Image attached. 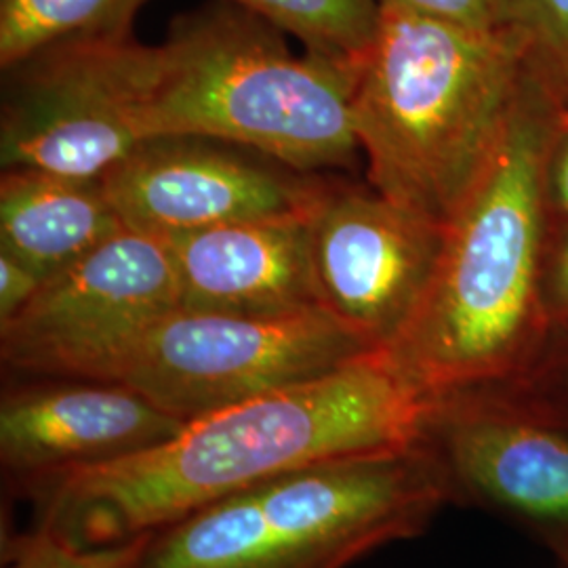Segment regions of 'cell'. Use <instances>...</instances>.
I'll use <instances>...</instances> for the list:
<instances>
[{
  "label": "cell",
  "instance_id": "obj_22",
  "mask_svg": "<svg viewBox=\"0 0 568 568\" xmlns=\"http://www.w3.org/2000/svg\"><path fill=\"white\" fill-rule=\"evenodd\" d=\"M44 283L41 274L20 260L0 253V325L13 318Z\"/></svg>",
  "mask_w": 568,
  "mask_h": 568
},
{
  "label": "cell",
  "instance_id": "obj_25",
  "mask_svg": "<svg viewBox=\"0 0 568 568\" xmlns=\"http://www.w3.org/2000/svg\"><path fill=\"white\" fill-rule=\"evenodd\" d=\"M560 121L567 122V124H568V116H560Z\"/></svg>",
  "mask_w": 568,
  "mask_h": 568
},
{
  "label": "cell",
  "instance_id": "obj_13",
  "mask_svg": "<svg viewBox=\"0 0 568 568\" xmlns=\"http://www.w3.org/2000/svg\"><path fill=\"white\" fill-rule=\"evenodd\" d=\"M180 307L286 316L325 310L305 213L213 225L164 239Z\"/></svg>",
  "mask_w": 568,
  "mask_h": 568
},
{
  "label": "cell",
  "instance_id": "obj_5",
  "mask_svg": "<svg viewBox=\"0 0 568 568\" xmlns=\"http://www.w3.org/2000/svg\"><path fill=\"white\" fill-rule=\"evenodd\" d=\"M450 504L426 448L328 459L145 532L133 568H347Z\"/></svg>",
  "mask_w": 568,
  "mask_h": 568
},
{
  "label": "cell",
  "instance_id": "obj_6",
  "mask_svg": "<svg viewBox=\"0 0 568 568\" xmlns=\"http://www.w3.org/2000/svg\"><path fill=\"white\" fill-rule=\"evenodd\" d=\"M161 68V44L133 32L63 39L2 68V169L102 180L148 140Z\"/></svg>",
  "mask_w": 568,
  "mask_h": 568
},
{
  "label": "cell",
  "instance_id": "obj_15",
  "mask_svg": "<svg viewBox=\"0 0 568 568\" xmlns=\"http://www.w3.org/2000/svg\"><path fill=\"white\" fill-rule=\"evenodd\" d=\"M148 0H0V65L44 44L98 34L131 32Z\"/></svg>",
  "mask_w": 568,
  "mask_h": 568
},
{
  "label": "cell",
  "instance_id": "obj_12",
  "mask_svg": "<svg viewBox=\"0 0 568 568\" xmlns=\"http://www.w3.org/2000/svg\"><path fill=\"white\" fill-rule=\"evenodd\" d=\"M183 422L131 387L39 377L0 398V466L13 487L112 464L156 447Z\"/></svg>",
  "mask_w": 568,
  "mask_h": 568
},
{
  "label": "cell",
  "instance_id": "obj_24",
  "mask_svg": "<svg viewBox=\"0 0 568 568\" xmlns=\"http://www.w3.org/2000/svg\"><path fill=\"white\" fill-rule=\"evenodd\" d=\"M558 567L568 568V556H565V558H562V560H558Z\"/></svg>",
  "mask_w": 568,
  "mask_h": 568
},
{
  "label": "cell",
  "instance_id": "obj_19",
  "mask_svg": "<svg viewBox=\"0 0 568 568\" xmlns=\"http://www.w3.org/2000/svg\"><path fill=\"white\" fill-rule=\"evenodd\" d=\"M541 300L551 333H568V224H549Z\"/></svg>",
  "mask_w": 568,
  "mask_h": 568
},
{
  "label": "cell",
  "instance_id": "obj_20",
  "mask_svg": "<svg viewBox=\"0 0 568 568\" xmlns=\"http://www.w3.org/2000/svg\"><path fill=\"white\" fill-rule=\"evenodd\" d=\"M518 382L568 415V333H551L539 363Z\"/></svg>",
  "mask_w": 568,
  "mask_h": 568
},
{
  "label": "cell",
  "instance_id": "obj_10",
  "mask_svg": "<svg viewBox=\"0 0 568 568\" xmlns=\"http://www.w3.org/2000/svg\"><path fill=\"white\" fill-rule=\"evenodd\" d=\"M305 225L326 312L373 349H387L426 295L447 225L394 203L368 182L325 178Z\"/></svg>",
  "mask_w": 568,
  "mask_h": 568
},
{
  "label": "cell",
  "instance_id": "obj_4",
  "mask_svg": "<svg viewBox=\"0 0 568 568\" xmlns=\"http://www.w3.org/2000/svg\"><path fill=\"white\" fill-rule=\"evenodd\" d=\"M148 112V140L201 135L236 143L304 173L361 152L352 93L356 65L295 55L283 30L230 0L173 21Z\"/></svg>",
  "mask_w": 568,
  "mask_h": 568
},
{
  "label": "cell",
  "instance_id": "obj_23",
  "mask_svg": "<svg viewBox=\"0 0 568 568\" xmlns=\"http://www.w3.org/2000/svg\"><path fill=\"white\" fill-rule=\"evenodd\" d=\"M549 224H568V124L560 121L546 163Z\"/></svg>",
  "mask_w": 568,
  "mask_h": 568
},
{
  "label": "cell",
  "instance_id": "obj_17",
  "mask_svg": "<svg viewBox=\"0 0 568 568\" xmlns=\"http://www.w3.org/2000/svg\"><path fill=\"white\" fill-rule=\"evenodd\" d=\"M497 26L518 47L528 77L568 116V0H495Z\"/></svg>",
  "mask_w": 568,
  "mask_h": 568
},
{
  "label": "cell",
  "instance_id": "obj_11",
  "mask_svg": "<svg viewBox=\"0 0 568 568\" xmlns=\"http://www.w3.org/2000/svg\"><path fill=\"white\" fill-rule=\"evenodd\" d=\"M102 180L124 227L159 239L300 215L323 182L318 173L201 135L150 138Z\"/></svg>",
  "mask_w": 568,
  "mask_h": 568
},
{
  "label": "cell",
  "instance_id": "obj_9",
  "mask_svg": "<svg viewBox=\"0 0 568 568\" xmlns=\"http://www.w3.org/2000/svg\"><path fill=\"white\" fill-rule=\"evenodd\" d=\"M180 307L164 239L124 227L47 278L0 325V361L30 377L100 379L124 345Z\"/></svg>",
  "mask_w": 568,
  "mask_h": 568
},
{
  "label": "cell",
  "instance_id": "obj_8",
  "mask_svg": "<svg viewBox=\"0 0 568 568\" xmlns=\"http://www.w3.org/2000/svg\"><path fill=\"white\" fill-rule=\"evenodd\" d=\"M450 504L485 509L568 556V415L520 382L429 398L419 432Z\"/></svg>",
  "mask_w": 568,
  "mask_h": 568
},
{
  "label": "cell",
  "instance_id": "obj_21",
  "mask_svg": "<svg viewBox=\"0 0 568 568\" xmlns=\"http://www.w3.org/2000/svg\"><path fill=\"white\" fill-rule=\"evenodd\" d=\"M382 4L406 9L438 20L455 21L471 28H499L495 0H379Z\"/></svg>",
  "mask_w": 568,
  "mask_h": 568
},
{
  "label": "cell",
  "instance_id": "obj_2",
  "mask_svg": "<svg viewBox=\"0 0 568 568\" xmlns=\"http://www.w3.org/2000/svg\"><path fill=\"white\" fill-rule=\"evenodd\" d=\"M558 126V108L527 74L493 161L445 227L422 304L384 349L426 398L518 382L548 347L546 163Z\"/></svg>",
  "mask_w": 568,
  "mask_h": 568
},
{
  "label": "cell",
  "instance_id": "obj_16",
  "mask_svg": "<svg viewBox=\"0 0 568 568\" xmlns=\"http://www.w3.org/2000/svg\"><path fill=\"white\" fill-rule=\"evenodd\" d=\"M295 37L307 53L358 65L375 41L379 0H230Z\"/></svg>",
  "mask_w": 568,
  "mask_h": 568
},
{
  "label": "cell",
  "instance_id": "obj_3",
  "mask_svg": "<svg viewBox=\"0 0 568 568\" xmlns=\"http://www.w3.org/2000/svg\"><path fill=\"white\" fill-rule=\"evenodd\" d=\"M525 81L523 55L501 28L382 4L352 93L366 182L448 225L493 161Z\"/></svg>",
  "mask_w": 568,
  "mask_h": 568
},
{
  "label": "cell",
  "instance_id": "obj_18",
  "mask_svg": "<svg viewBox=\"0 0 568 568\" xmlns=\"http://www.w3.org/2000/svg\"><path fill=\"white\" fill-rule=\"evenodd\" d=\"M142 539L87 548L34 525L2 539V568H133Z\"/></svg>",
  "mask_w": 568,
  "mask_h": 568
},
{
  "label": "cell",
  "instance_id": "obj_1",
  "mask_svg": "<svg viewBox=\"0 0 568 568\" xmlns=\"http://www.w3.org/2000/svg\"><path fill=\"white\" fill-rule=\"evenodd\" d=\"M426 398L384 349L185 422L161 445L21 493L77 546L138 539L194 509L328 459L417 445Z\"/></svg>",
  "mask_w": 568,
  "mask_h": 568
},
{
  "label": "cell",
  "instance_id": "obj_7",
  "mask_svg": "<svg viewBox=\"0 0 568 568\" xmlns=\"http://www.w3.org/2000/svg\"><path fill=\"white\" fill-rule=\"evenodd\" d=\"M368 352L375 349L326 310L251 316L175 307L124 345L100 382L131 387L185 424Z\"/></svg>",
  "mask_w": 568,
  "mask_h": 568
},
{
  "label": "cell",
  "instance_id": "obj_14",
  "mask_svg": "<svg viewBox=\"0 0 568 568\" xmlns=\"http://www.w3.org/2000/svg\"><path fill=\"white\" fill-rule=\"evenodd\" d=\"M124 230L103 180L4 169L0 253L51 278Z\"/></svg>",
  "mask_w": 568,
  "mask_h": 568
}]
</instances>
